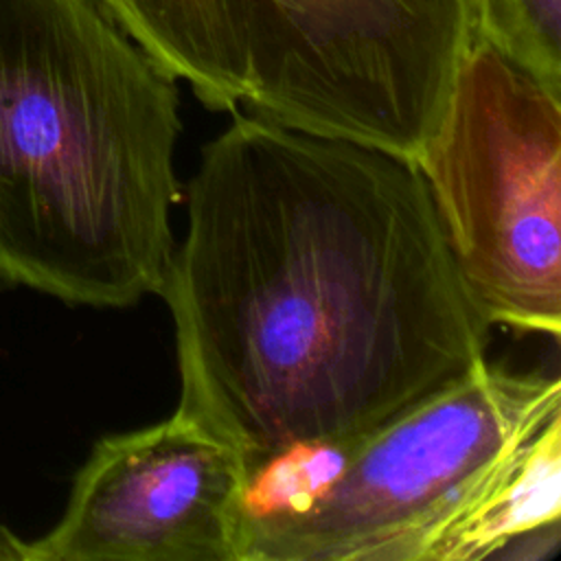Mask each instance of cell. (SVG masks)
Segmentation results:
<instances>
[{"label":"cell","mask_w":561,"mask_h":561,"mask_svg":"<svg viewBox=\"0 0 561 561\" xmlns=\"http://www.w3.org/2000/svg\"><path fill=\"white\" fill-rule=\"evenodd\" d=\"M248 112L416 160L471 42L469 0H228Z\"/></svg>","instance_id":"cell-5"},{"label":"cell","mask_w":561,"mask_h":561,"mask_svg":"<svg viewBox=\"0 0 561 561\" xmlns=\"http://www.w3.org/2000/svg\"><path fill=\"white\" fill-rule=\"evenodd\" d=\"M252 473L193 416L107 434L77 471L59 522L33 541L7 537L24 561H241Z\"/></svg>","instance_id":"cell-6"},{"label":"cell","mask_w":561,"mask_h":561,"mask_svg":"<svg viewBox=\"0 0 561 561\" xmlns=\"http://www.w3.org/2000/svg\"><path fill=\"white\" fill-rule=\"evenodd\" d=\"M561 414L552 416L504 469L486 495L436 543L430 561L535 559L559 546Z\"/></svg>","instance_id":"cell-7"},{"label":"cell","mask_w":561,"mask_h":561,"mask_svg":"<svg viewBox=\"0 0 561 561\" xmlns=\"http://www.w3.org/2000/svg\"><path fill=\"white\" fill-rule=\"evenodd\" d=\"M471 37L561 96V0H469Z\"/></svg>","instance_id":"cell-9"},{"label":"cell","mask_w":561,"mask_h":561,"mask_svg":"<svg viewBox=\"0 0 561 561\" xmlns=\"http://www.w3.org/2000/svg\"><path fill=\"white\" fill-rule=\"evenodd\" d=\"M125 33L217 112L245 101L248 68L228 0H101Z\"/></svg>","instance_id":"cell-8"},{"label":"cell","mask_w":561,"mask_h":561,"mask_svg":"<svg viewBox=\"0 0 561 561\" xmlns=\"http://www.w3.org/2000/svg\"><path fill=\"white\" fill-rule=\"evenodd\" d=\"M178 79L101 0H0V283L121 309L175 241Z\"/></svg>","instance_id":"cell-2"},{"label":"cell","mask_w":561,"mask_h":561,"mask_svg":"<svg viewBox=\"0 0 561 561\" xmlns=\"http://www.w3.org/2000/svg\"><path fill=\"white\" fill-rule=\"evenodd\" d=\"M557 414V377L484 359L355 440L318 449L331 473L252 508L241 561H430Z\"/></svg>","instance_id":"cell-3"},{"label":"cell","mask_w":561,"mask_h":561,"mask_svg":"<svg viewBox=\"0 0 561 561\" xmlns=\"http://www.w3.org/2000/svg\"><path fill=\"white\" fill-rule=\"evenodd\" d=\"M188 182L162 287L178 410L252 478L337 449L484 362L416 164L232 110Z\"/></svg>","instance_id":"cell-1"},{"label":"cell","mask_w":561,"mask_h":561,"mask_svg":"<svg viewBox=\"0 0 561 561\" xmlns=\"http://www.w3.org/2000/svg\"><path fill=\"white\" fill-rule=\"evenodd\" d=\"M489 327L561 333V96L486 42L414 160Z\"/></svg>","instance_id":"cell-4"}]
</instances>
